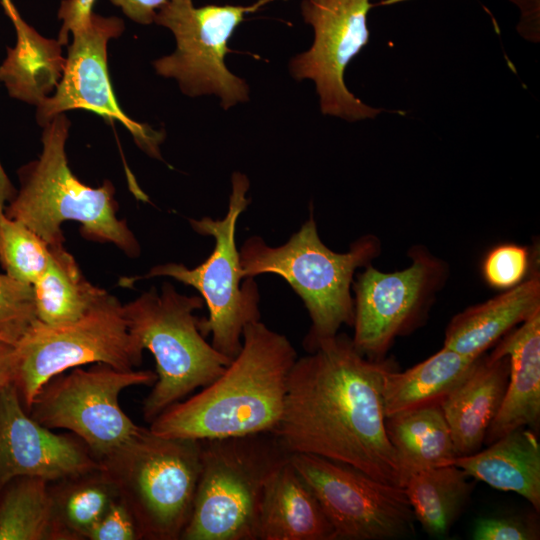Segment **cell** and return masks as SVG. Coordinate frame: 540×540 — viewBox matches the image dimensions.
<instances>
[{
  "instance_id": "22",
  "label": "cell",
  "mask_w": 540,
  "mask_h": 540,
  "mask_svg": "<svg viewBox=\"0 0 540 540\" xmlns=\"http://www.w3.org/2000/svg\"><path fill=\"white\" fill-rule=\"evenodd\" d=\"M481 356H466L443 346L403 372L391 369L386 374L382 391L385 417L441 404L470 375Z\"/></svg>"
},
{
  "instance_id": "13",
  "label": "cell",
  "mask_w": 540,
  "mask_h": 540,
  "mask_svg": "<svg viewBox=\"0 0 540 540\" xmlns=\"http://www.w3.org/2000/svg\"><path fill=\"white\" fill-rule=\"evenodd\" d=\"M289 460L317 497L336 540L398 539L414 532L404 488L317 455L292 453Z\"/></svg>"
},
{
  "instance_id": "11",
  "label": "cell",
  "mask_w": 540,
  "mask_h": 540,
  "mask_svg": "<svg viewBox=\"0 0 540 540\" xmlns=\"http://www.w3.org/2000/svg\"><path fill=\"white\" fill-rule=\"evenodd\" d=\"M151 370H121L105 363L75 367L50 379L27 410L49 429H65L80 438L100 461L139 430L121 409L120 393L131 386H152Z\"/></svg>"
},
{
  "instance_id": "17",
  "label": "cell",
  "mask_w": 540,
  "mask_h": 540,
  "mask_svg": "<svg viewBox=\"0 0 540 540\" xmlns=\"http://www.w3.org/2000/svg\"><path fill=\"white\" fill-rule=\"evenodd\" d=\"M507 356L509 377L499 411L484 443L520 427L538 430L540 419V311L504 335L490 354Z\"/></svg>"
},
{
  "instance_id": "3",
  "label": "cell",
  "mask_w": 540,
  "mask_h": 540,
  "mask_svg": "<svg viewBox=\"0 0 540 540\" xmlns=\"http://www.w3.org/2000/svg\"><path fill=\"white\" fill-rule=\"evenodd\" d=\"M70 125L61 113L42 126V152L19 169L20 189L5 206V214L49 247L63 245L61 226L71 220L81 224L85 238L113 243L128 256H138V241L126 222L117 218L112 183L90 187L71 171L65 152Z\"/></svg>"
},
{
  "instance_id": "12",
  "label": "cell",
  "mask_w": 540,
  "mask_h": 540,
  "mask_svg": "<svg viewBox=\"0 0 540 540\" xmlns=\"http://www.w3.org/2000/svg\"><path fill=\"white\" fill-rule=\"evenodd\" d=\"M411 264L382 272L369 264L353 280L355 348L365 357L382 360L395 339L422 325L437 293L449 276L446 261L423 245L408 251Z\"/></svg>"
},
{
  "instance_id": "30",
  "label": "cell",
  "mask_w": 540,
  "mask_h": 540,
  "mask_svg": "<svg viewBox=\"0 0 540 540\" xmlns=\"http://www.w3.org/2000/svg\"><path fill=\"white\" fill-rule=\"evenodd\" d=\"M36 320L33 286L0 274V340L15 345Z\"/></svg>"
},
{
  "instance_id": "18",
  "label": "cell",
  "mask_w": 540,
  "mask_h": 540,
  "mask_svg": "<svg viewBox=\"0 0 540 540\" xmlns=\"http://www.w3.org/2000/svg\"><path fill=\"white\" fill-rule=\"evenodd\" d=\"M258 540H336L317 497L288 458L268 478Z\"/></svg>"
},
{
  "instance_id": "2",
  "label": "cell",
  "mask_w": 540,
  "mask_h": 540,
  "mask_svg": "<svg viewBox=\"0 0 540 540\" xmlns=\"http://www.w3.org/2000/svg\"><path fill=\"white\" fill-rule=\"evenodd\" d=\"M297 353L289 339L261 320L243 331L242 347L225 370L151 423L160 436L207 440L273 433L284 408Z\"/></svg>"
},
{
  "instance_id": "21",
  "label": "cell",
  "mask_w": 540,
  "mask_h": 540,
  "mask_svg": "<svg viewBox=\"0 0 540 540\" xmlns=\"http://www.w3.org/2000/svg\"><path fill=\"white\" fill-rule=\"evenodd\" d=\"M452 465L495 489L523 496L540 511V444L532 429L512 430L482 451L457 456Z\"/></svg>"
},
{
  "instance_id": "36",
  "label": "cell",
  "mask_w": 540,
  "mask_h": 540,
  "mask_svg": "<svg viewBox=\"0 0 540 540\" xmlns=\"http://www.w3.org/2000/svg\"><path fill=\"white\" fill-rule=\"evenodd\" d=\"M520 9L521 16L517 29L531 41L539 40V0H510Z\"/></svg>"
},
{
  "instance_id": "8",
  "label": "cell",
  "mask_w": 540,
  "mask_h": 540,
  "mask_svg": "<svg viewBox=\"0 0 540 540\" xmlns=\"http://www.w3.org/2000/svg\"><path fill=\"white\" fill-rule=\"evenodd\" d=\"M249 187L248 177L234 172L225 217L190 220L194 231L214 239L213 250L203 263L194 268L160 264L143 277H171L195 288L208 310L207 318H200V331L205 337L211 334L212 346L230 360L242 347L244 328L261 317L257 283L254 277L244 279L235 240L238 218L250 203Z\"/></svg>"
},
{
  "instance_id": "31",
  "label": "cell",
  "mask_w": 540,
  "mask_h": 540,
  "mask_svg": "<svg viewBox=\"0 0 540 540\" xmlns=\"http://www.w3.org/2000/svg\"><path fill=\"white\" fill-rule=\"evenodd\" d=\"M531 253L528 247L514 243L496 245L487 252L481 273L486 284L497 290H508L530 274Z\"/></svg>"
},
{
  "instance_id": "35",
  "label": "cell",
  "mask_w": 540,
  "mask_h": 540,
  "mask_svg": "<svg viewBox=\"0 0 540 540\" xmlns=\"http://www.w3.org/2000/svg\"><path fill=\"white\" fill-rule=\"evenodd\" d=\"M121 8L123 13L132 21L139 24L154 22L158 9L168 0H109Z\"/></svg>"
},
{
  "instance_id": "14",
  "label": "cell",
  "mask_w": 540,
  "mask_h": 540,
  "mask_svg": "<svg viewBox=\"0 0 540 540\" xmlns=\"http://www.w3.org/2000/svg\"><path fill=\"white\" fill-rule=\"evenodd\" d=\"M371 7V0H301V15L313 28L314 40L291 59L289 70L296 80L314 81L324 115L353 122L383 112L355 97L344 81L347 65L369 42Z\"/></svg>"
},
{
  "instance_id": "25",
  "label": "cell",
  "mask_w": 540,
  "mask_h": 540,
  "mask_svg": "<svg viewBox=\"0 0 540 540\" xmlns=\"http://www.w3.org/2000/svg\"><path fill=\"white\" fill-rule=\"evenodd\" d=\"M52 483L53 540H88L93 527L119 496L102 466Z\"/></svg>"
},
{
  "instance_id": "10",
  "label": "cell",
  "mask_w": 540,
  "mask_h": 540,
  "mask_svg": "<svg viewBox=\"0 0 540 540\" xmlns=\"http://www.w3.org/2000/svg\"><path fill=\"white\" fill-rule=\"evenodd\" d=\"M272 1L195 7L193 0H168L158 9L154 22L173 33L176 49L153 62L156 73L175 79L188 96H218L225 110L247 102L248 84L225 65L228 41L247 14Z\"/></svg>"
},
{
  "instance_id": "5",
  "label": "cell",
  "mask_w": 540,
  "mask_h": 540,
  "mask_svg": "<svg viewBox=\"0 0 540 540\" xmlns=\"http://www.w3.org/2000/svg\"><path fill=\"white\" fill-rule=\"evenodd\" d=\"M201 296L179 293L169 282L123 305L130 334L156 362L157 380L143 402L149 424L172 404L211 383L231 362L208 343L199 328Z\"/></svg>"
},
{
  "instance_id": "7",
  "label": "cell",
  "mask_w": 540,
  "mask_h": 540,
  "mask_svg": "<svg viewBox=\"0 0 540 540\" xmlns=\"http://www.w3.org/2000/svg\"><path fill=\"white\" fill-rule=\"evenodd\" d=\"M200 441V475L180 540H258L266 482L289 454L270 432Z\"/></svg>"
},
{
  "instance_id": "16",
  "label": "cell",
  "mask_w": 540,
  "mask_h": 540,
  "mask_svg": "<svg viewBox=\"0 0 540 540\" xmlns=\"http://www.w3.org/2000/svg\"><path fill=\"white\" fill-rule=\"evenodd\" d=\"M99 468L80 438L54 433L29 415L15 384L0 391V492L17 477L52 483Z\"/></svg>"
},
{
  "instance_id": "9",
  "label": "cell",
  "mask_w": 540,
  "mask_h": 540,
  "mask_svg": "<svg viewBox=\"0 0 540 540\" xmlns=\"http://www.w3.org/2000/svg\"><path fill=\"white\" fill-rule=\"evenodd\" d=\"M15 350V384L26 410L40 389L66 370L94 363L131 370L144 351L128 330L123 304L108 292L75 321L50 325L36 320Z\"/></svg>"
},
{
  "instance_id": "4",
  "label": "cell",
  "mask_w": 540,
  "mask_h": 540,
  "mask_svg": "<svg viewBox=\"0 0 540 540\" xmlns=\"http://www.w3.org/2000/svg\"><path fill=\"white\" fill-rule=\"evenodd\" d=\"M381 253V242L372 234L356 239L347 252L329 249L321 240L313 213L289 240L269 246L259 236L244 241L240 265L245 278L272 273L281 276L303 301L310 329L303 346L312 352L342 325L352 326V283L357 269L371 264Z\"/></svg>"
},
{
  "instance_id": "32",
  "label": "cell",
  "mask_w": 540,
  "mask_h": 540,
  "mask_svg": "<svg viewBox=\"0 0 540 540\" xmlns=\"http://www.w3.org/2000/svg\"><path fill=\"white\" fill-rule=\"evenodd\" d=\"M88 540H142L138 524L118 496L93 527Z\"/></svg>"
},
{
  "instance_id": "24",
  "label": "cell",
  "mask_w": 540,
  "mask_h": 540,
  "mask_svg": "<svg viewBox=\"0 0 540 540\" xmlns=\"http://www.w3.org/2000/svg\"><path fill=\"white\" fill-rule=\"evenodd\" d=\"M388 438L405 476L450 465L457 457L441 404L399 412L385 419Z\"/></svg>"
},
{
  "instance_id": "27",
  "label": "cell",
  "mask_w": 540,
  "mask_h": 540,
  "mask_svg": "<svg viewBox=\"0 0 540 540\" xmlns=\"http://www.w3.org/2000/svg\"><path fill=\"white\" fill-rule=\"evenodd\" d=\"M468 478L452 464L407 476L403 488L415 520L431 537L445 536L461 513L472 491Z\"/></svg>"
},
{
  "instance_id": "28",
  "label": "cell",
  "mask_w": 540,
  "mask_h": 540,
  "mask_svg": "<svg viewBox=\"0 0 540 540\" xmlns=\"http://www.w3.org/2000/svg\"><path fill=\"white\" fill-rule=\"evenodd\" d=\"M50 482L22 476L0 492V540H53Z\"/></svg>"
},
{
  "instance_id": "29",
  "label": "cell",
  "mask_w": 540,
  "mask_h": 540,
  "mask_svg": "<svg viewBox=\"0 0 540 540\" xmlns=\"http://www.w3.org/2000/svg\"><path fill=\"white\" fill-rule=\"evenodd\" d=\"M49 257L50 247L41 237L0 210V262L8 276L33 285Z\"/></svg>"
},
{
  "instance_id": "23",
  "label": "cell",
  "mask_w": 540,
  "mask_h": 540,
  "mask_svg": "<svg viewBox=\"0 0 540 540\" xmlns=\"http://www.w3.org/2000/svg\"><path fill=\"white\" fill-rule=\"evenodd\" d=\"M13 25L16 44L7 48L0 81L12 98L37 106L55 91L63 75L66 59L62 45L57 39L43 37L22 17Z\"/></svg>"
},
{
  "instance_id": "15",
  "label": "cell",
  "mask_w": 540,
  "mask_h": 540,
  "mask_svg": "<svg viewBox=\"0 0 540 540\" xmlns=\"http://www.w3.org/2000/svg\"><path fill=\"white\" fill-rule=\"evenodd\" d=\"M123 20L92 13L85 25L72 32L63 75L52 95L36 106L42 127L58 114L82 109L119 121L148 156L162 159L163 131L129 118L118 105L107 67V45L124 31Z\"/></svg>"
},
{
  "instance_id": "38",
  "label": "cell",
  "mask_w": 540,
  "mask_h": 540,
  "mask_svg": "<svg viewBox=\"0 0 540 540\" xmlns=\"http://www.w3.org/2000/svg\"><path fill=\"white\" fill-rule=\"evenodd\" d=\"M16 192L17 190L0 163V210H4L5 206L14 198Z\"/></svg>"
},
{
  "instance_id": "19",
  "label": "cell",
  "mask_w": 540,
  "mask_h": 540,
  "mask_svg": "<svg viewBox=\"0 0 540 540\" xmlns=\"http://www.w3.org/2000/svg\"><path fill=\"white\" fill-rule=\"evenodd\" d=\"M538 311L540 275L533 271L517 286L456 314L446 327L443 346L479 357Z\"/></svg>"
},
{
  "instance_id": "39",
  "label": "cell",
  "mask_w": 540,
  "mask_h": 540,
  "mask_svg": "<svg viewBox=\"0 0 540 540\" xmlns=\"http://www.w3.org/2000/svg\"><path fill=\"white\" fill-rule=\"evenodd\" d=\"M0 2L5 14L9 17L12 23L21 17L12 0H0Z\"/></svg>"
},
{
  "instance_id": "1",
  "label": "cell",
  "mask_w": 540,
  "mask_h": 540,
  "mask_svg": "<svg viewBox=\"0 0 540 540\" xmlns=\"http://www.w3.org/2000/svg\"><path fill=\"white\" fill-rule=\"evenodd\" d=\"M393 368L392 360L362 355L345 333L322 340L293 364L273 434L288 454L338 461L403 488L405 476L386 432L382 395Z\"/></svg>"
},
{
  "instance_id": "26",
  "label": "cell",
  "mask_w": 540,
  "mask_h": 540,
  "mask_svg": "<svg viewBox=\"0 0 540 540\" xmlns=\"http://www.w3.org/2000/svg\"><path fill=\"white\" fill-rule=\"evenodd\" d=\"M32 286L37 320L50 325L79 319L106 294L83 276L63 245L50 247L48 264Z\"/></svg>"
},
{
  "instance_id": "34",
  "label": "cell",
  "mask_w": 540,
  "mask_h": 540,
  "mask_svg": "<svg viewBox=\"0 0 540 540\" xmlns=\"http://www.w3.org/2000/svg\"><path fill=\"white\" fill-rule=\"evenodd\" d=\"M96 0H62L58 9V18L62 20L58 41L68 43L69 35L87 23L93 13Z\"/></svg>"
},
{
  "instance_id": "6",
  "label": "cell",
  "mask_w": 540,
  "mask_h": 540,
  "mask_svg": "<svg viewBox=\"0 0 540 540\" xmlns=\"http://www.w3.org/2000/svg\"><path fill=\"white\" fill-rule=\"evenodd\" d=\"M201 441L140 430L100 460L145 540H179L201 469Z\"/></svg>"
},
{
  "instance_id": "20",
  "label": "cell",
  "mask_w": 540,
  "mask_h": 540,
  "mask_svg": "<svg viewBox=\"0 0 540 540\" xmlns=\"http://www.w3.org/2000/svg\"><path fill=\"white\" fill-rule=\"evenodd\" d=\"M508 377L507 356L483 354L470 375L441 402L457 456L480 450L501 406Z\"/></svg>"
},
{
  "instance_id": "37",
  "label": "cell",
  "mask_w": 540,
  "mask_h": 540,
  "mask_svg": "<svg viewBox=\"0 0 540 540\" xmlns=\"http://www.w3.org/2000/svg\"><path fill=\"white\" fill-rule=\"evenodd\" d=\"M16 375L17 360L15 345L0 340V391L11 384H15Z\"/></svg>"
},
{
  "instance_id": "33",
  "label": "cell",
  "mask_w": 540,
  "mask_h": 540,
  "mask_svg": "<svg viewBox=\"0 0 540 540\" xmlns=\"http://www.w3.org/2000/svg\"><path fill=\"white\" fill-rule=\"evenodd\" d=\"M472 538L475 540H536L539 529L518 517H486L476 521Z\"/></svg>"
}]
</instances>
